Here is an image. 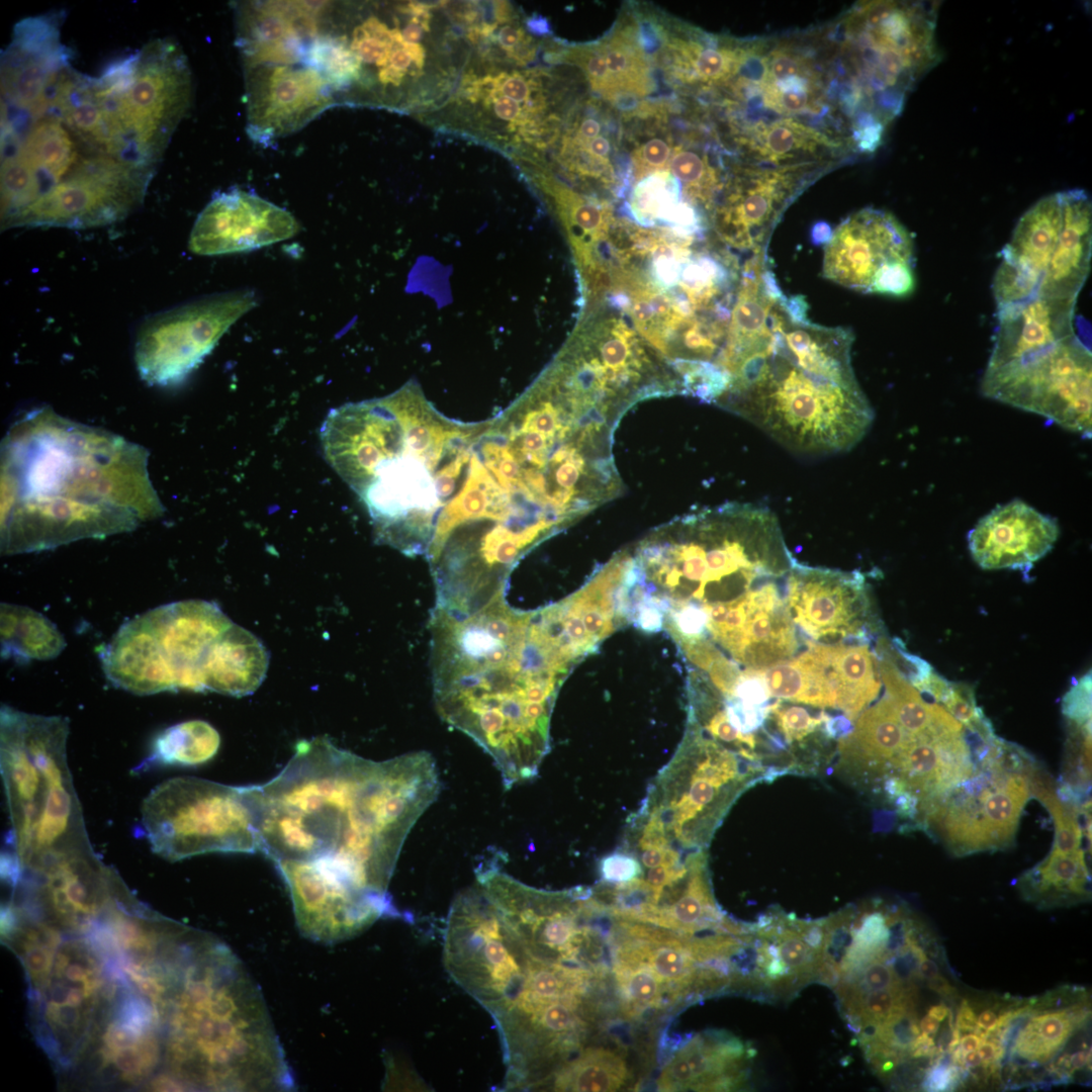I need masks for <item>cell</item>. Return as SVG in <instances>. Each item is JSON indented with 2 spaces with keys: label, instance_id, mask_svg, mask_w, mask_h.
Here are the masks:
<instances>
[{
  "label": "cell",
  "instance_id": "obj_1",
  "mask_svg": "<svg viewBox=\"0 0 1092 1092\" xmlns=\"http://www.w3.org/2000/svg\"><path fill=\"white\" fill-rule=\"evenodd\" d=\"M618 417L538 377L495 417L476 422L451 505L460 536L485 560L518 562L619 496Z\"/></svg>",
  "mask_w": 1092,
  "mask_h": 1092
},
{
  "label": "cell",
  "instance_id": "obj_2",
  "mask_svg": "<svg viewBox=\"0 0 1092 1092\" xmlns=\"http://www.w3.org/2000/svg\"><path fill=\"white\" fill-rule=\"evenodd\" d=\"M440 788L427 751L376 761L324 736L300 740L277 776L253 786L261 852L273 862H316L390 900L402 845Z\"/></svg>",
  "mask_w": 1092,
  "mask_h": 1092
},
{
  "label": "cell",
  "instance_id": "obj_3",
  "mask_svg": "<svg viewBox=\"0 0 1092 1092\" xmlns=\"http://www.w3.org/2000/svg\"><path fill=\"white\" fill-rule=\"evenodd\" d=\"M429 630L438 714L491 757L506 789L535 779L558 691L578 660L540 610H517L505 596L470 613L434 607Z\"/></svg>",
  "mask_w": 1092,
  "mask_h": 1092
},
{
  "label": "cell",
  "instance_id": "obj_4",
  "mask_svg": "<svg viewBox=\"0 0 1092 1092\" xmlns=\"http://www.w3.org/2000/svg\"><path fill=\"white\" fill-rule=\"evenodd\" d=\"M0 460L4 555L130 532L165 511L148 450L50 406L12 423Z\"/></svg>",
  "mask_w": 1092,
  "mask_h": 1092
},
{
  "label": "cell",
  "instance_id": "obj_5",
  "mask_svg": "<svg viewBox=\"0 0 1092 1092\" xmlns=\"http://www.w3.org/2000/svg\"><path fill=\"white\" fill-rule=\"evenodd\" d=\"M802 297L776 294L728 373L716 404L809 455L858 444L874 411L851 365L852 334L811 323Z\"/></svg>",
  "mask_w": 1092,
  "mask_h": 1092
},
{
  "label": "cell",
  "instance_id": "obj_6",
  "mask_svg": "<svg viewBox=\"0 0 1092 1092\" xmlns=\"http://www.w3.org/2000/svg\"><path fill=\"white\" fill-rule=\"evenodd\" d=\"M152 1008L163 1044L155 1090L294 1088L257 984L233 950L214 936L197 930Z\"/></svg>",
  "mask_w": 1092,
  "mask_h": 1092
},
{
  "label": "cell",
  "instance_id": "obj_7",
  "mask_svg": "<svg viewBox=\"0 0 1092 1092\" xmlns=\"http://www.w3.org/2000/svg\"><path fill=\"white\" fill-rule=\"evenodd\" d=\"M455 422L414 381L327 415L325 458L363 503L377 543L425 556L441 510L436 466Z\"/></svg>",
  "mask_w": 1092,
  "mask_h": 1092
},
{
  "label": "cell",
  "instance_id": "obj_8",
  "mask_svg": "<svg viewBox=\"0 0 1092 1092\" xmlns=\"http://www.w3.org/2000/svg\"><path fill=\"white\" fill-rule=\"evenodd\" d=\"M626 551L630 601L662 618L680 607L732 602L785 578L796 560L772 512L740 503L676 518Z\"/></svg>",
  "mask_w": 1092,
  "mask_h": 1092
},
{
  "label": "cell",
  "instance_id": "obj_9",
  "mask_svg": "<svg viewBox=\"0 0 1092 1092\" xmlns=\"http://www.w3.org/2000/svg\"><path fill=\"white\" fill-rule=\"evenodd\" d=\"M99 656L106 678L135 695L186 690L243 697L258 689L269 665L263 643L203 600L135 616Z\"/></svg>",
  "mask_w": 1092,
  "mask_h": 1092
},
{
  "label": "cell",
  "instance_id": "obj_10",
  "mask_svg": "<svg viewBox=\"0 0 1092 1092\" xmlns=\"http://www.w3.org/2000/svg\"><path fill=\"white\" fill-rule=\"evenodd\" d=\"M1 117L2 230L80 229L124 203L129 164L89 145L48 103Z\"/></svg>",
  "mask_w": 1092,
  "mask_h": 1092
},
{
  "label": "cell",
  "instance_id": "obj_11",
  "mask_svg": "<svg viewBox=\"0 0 1092 1092\" xmlns=\"http://www.w3.org/2000/svg\"><path fill=\"white\" fill-rule=\"evenodd\" d=\"M1 937L25 973L31 1031L65 1079L117 1012L128 981L93 932H66L5 906Z\"/></svg>",
  "mask_w": 1092,
  "mask_h": 1092
},
{
  "label": "cell",
  "instance_id": "obj_12",
  "mask_svg": "<svg viewBox=\"0 0 1092 1092\" xmlns=\"http://www.w3.org/2000/svg\"><path fill=\"white\" fill-rule=\"evenodd\" d=\"M938 4L863 1L821 27L840 101L861 142L880 146L909 93L940 60Z\"/></svg>",
  "mask_w": 1092,
  "mask_h": 1092
},
{
  "label": "cell",
  "instance_id": "obj_13",
  "mask_svg": "<svg viewBox=\"0 0 1092 1092\" xmlns=\"http://www.w3.org/2000/svg\"><path fill=\"white\" fill-rule=\"evenodd\" d=\"M141 813L153 851L169 860L209 852H261L252 786L173 778L149 794Z\"/></svg>",
  "mask_w": 1092,
  "mask_h": 1092
},
{
  "label": "cell",
  "instance_id": "obj_14",
  "mask_svg": "<svg viewBox=\"0 0 1092 1092\" xmlns=\"http://www.w3.org/2000/svg\"><path fill=\"white\" fill-rule=\"evenodd\" d=\"M99 78L124 139L157 167L191 104V71L181 47L169 37L153 39L110 63Z\"/></svg>",
  "mask_w": 1092,
  "mask_h": 1092
},
{
  "label": "cell",
  "instance_id": "obj_15",
  "mask_svg": "<svg viewBox=\"0 0 1092 1092\" xmlns=\"http://www.w3.org/2000/svg\"><path fill=\"white\" fill-rule=\"evenodd\" d=\"M981 392L1091 437L1092 354L1077 333L1019 361L985 370Z\"/></svg>",
  "mask_w": 1092,
  "mask_h": 1092
},
{
  "label": "cell",
  "instance_id": "obj_16",
  "mask_svg": "<svg viewBox=\"0 0 1092 1092\" xmlns=\"http://www.w3.org/2000/svg\"><path fill=\"white\" fill-rule=\"evenodd\" d=\"M527 954L480 885L454 899L444 933L451 978L488 1012L519 989Z\"/></svg>",
  "mask_w": 1092,
  "mask_h": 1092
},
{
  "label": "cell",
  "instance_id": "obj_17",
  "mask_svg": "<svg viewBox=\"0 0 1092 1092\" xmlns=\"http://www.w3.org/2000/svg\"><path fill=\"white\" fill-rule=\"evenodd\" d=\"M257 305L254 290L237 289L192 300L149 316L134 340V363L151 385L181 383L222 335Z\"/></svg>",
  "mask_w": 1092,
  "mask_h": 1092
},
{
  "label": "cell",
  "instance_id": "obj_18",
  "mask_svg": "<svg viewBox=\"0 0 1092 1092\" xmlns=\"http://www.w3.org/2000/svg\"><path fill=\"white\" fill-rule=\"evenodd\" d=\"M822 273L859 292L908 296L915 288L913 240L892 213L862 208L829 236Z\"/></svg>",
  "mask_w": 1092,
  "mask_h": 1092
},
{
  "label": "cell",
  "instance_id": "obj_19",
  "mask_svg": "<svg viewBox=\"0 0 1092 1092\" xmlns=\"http://www.w3.org/2000/svg\"><path fill=\"white\" fill-rule=\"evenodd\" d=\"M830 171L820 166L769 168L743 163L725 178L712 222L725 246L765 256L771 233L788 206L805 188Z\"/></svg>",
  "mask_w": 1092,
  "mask_h": 1092
},
{
  "label": "cell",
  "instance_id": "obj_20",
  "mask_svg": "<svg viewBox=\"0 0 1092 1092\" xmlns=\"http://www.w3.org/2000/svg\"><path fill=\"white\" fill-rule=\"evenodd\" d=\"M701 610L706 615L701 639L712 643L740 669H765L791 659L798 650L795 623L777 581Z\"/></svg>",
  "mask_w": 1092,
  "mask_h": 1092
},
{
  "label": "cell",
  "instance_id": "obj_21",
  "mask_svg": "<svg viewBox=\"0 0 1092 1092\" xmlns=\"http://www.w3.org/2000/svg\"><path fill=\"white\" fill-rule=\"evenodd\" d=\"M247 133L272 145L338 105L327 79L304 63L244 67Z\"/></svg>",
  "mask_w": 1092,
  "mask_h": 1092
},
{
  "label": "cell",
  "instance_id": "obj_22",
  "mask_svg": "<svg viewBox=\"0 0 1092 1092\" xmlns=\"http://www.w3.org/2000/svg\"><path fill=\"white\" fill-rule=\"evenodd\" d=\"M1012 767L1006 760L991 763L992 778L982 787L954 790L958 797L946 800L942 833L957 854L998 849L1012 842L1019 818L1031 796L1028 772Z\"/></svg>",
  "mask_w": 1092,
  "mask_h": 1092
},
{
  "label": "cell",
  "instance_id": "obj_23",
  "mask_svg": "<svg viewBox=\"0 0 1092 1092\" xmlns=\"http://www.w3.org/2000/svg\"><path fill=\"white\" fill-rule=\"evenodd\" d=\"M786 604L795 624L818 643L867 642L871 606L863 575L794 561Z\"/></svg>",
  "mask_w": 1092,
  "mask_h": 1092
},
{
  "label": "cell",
  "instance_id": "obj_24",
  "mask_svg": "<svg viewBox=\"0 0 1092 1092\" xmlns=\"http://www.w3.org/2000/svg\"><path fill=\"white\" fill-rule=\"evenodd\" d=\"M274 864L288 889L299 931L313 941L349 939L395 913L392 904L360 893L316 863L278 860Z\"/></svg>",
  "mask_w": 1092,
  "mask_h": 1092
},
{
  "label": "cell",
  "instance_id": "obj_25",
  "mask_svg": "<svg viewBox=\"0 0 1092 1092\" xmlns=\"http://www.w3.org/2000/svg\"><path fill=\"white\" fill-rule=\"evenodd\" d=\"M299 231L286 209L242 189L215 194L198 214L189 250L200 256L242 253L294 237Z\"/></svg>",
  "mask_w": 1092,
  "mask_h": 1092
},
{
  "label": "cell",
  "instance_id": "obj_26",
  "mask_svg": "<svg viewBox=\"0 0 1092 1092\" xmlns=\"http://www.w3.org/2000/svg\"><path fill=\"white\" fill-rule=\"evenodd\" d=\"M61 14L49 13L22 19L14 26L1 57V111L36 105L71 64V52L61 41Z\"/></svg>",
  "mask_w": 1092,
  "mask_h": 1092
},
{
  "label": "cell",
  "instance_id": "obj_27",
  "mask_svg": "<svg viewBox=\"0 0 1092 1092\" xmlns=\"http://www.w3.org/2000/svg\"><path fill=\"white\" fill-rule=\"evenodd\" d=\"M1064 216L1062 191L1036 201L1017 221L1001 251L992 292L997 307L1030 299L1039 286L1058 242Z\"/></svg>",
  "mask_w": 1092,
  "mask_h": 1092
},
{
  "label": "cell",
  "instance_id": "obj_28",
  "mask_svg": "<svg viewBox=\"0 0 1092 1092\" xmlns=\"http://www.w3.org/2000/svg\"><path fill=\"white\" fill-rule=\"evenodd\" d=\"M323 2L249 1L236 10L243 67L304 62Z\"/></svg>",
  "mask_w": 1092,
  "mask_h": 1092
},
{
  "label": "cell",
  "instance_id": "obj_29",
  "mask_svg": "<svg viewBox=\"0 0 1092 1092\" xmlns=\"http://www.w3.org/2000/svg\"><path fill=\"white\" fill-rule=\"evenodd\" d=\"M1055 518L1021 499L999 505L968 533V547L983 569H1018L1027 573L1058 540Z\"/></svg>",
  "mask_w": 1092,
  "mask_h": 1092
},
{
  "label": "cell",
  "instance_id": "obj_30",
  "mask_svg": "<svg viewBox=\"0 0 1092 1092\" xmlns=\"http://www.w3.org/2000/svg\"><path fill=\"white\" fill-rule=\"evenodd\" d=\"M1077 298L1037 294L997 308L993 347L985 370L996 369L1050 348L1076 333Z\"/></svg>",
  "mask_w": 1092,
  "mask_h": 1092
},
{
  "label": "cell",
  "instance_id": "obj_31",
  "mask_svg": "<svg viewBox=\"0 0 1092 1092\" xmlns=\"http://www.w3.org/2000/svg\"><path fill=\"white\" fill-rule=\"evenodd\" d=\"M568 60L608 102L641 98L654 88L647 56L632 27L617 28L596 43L572 48Z\"/></svg>",
  "mask_w": 1092,
  "mask_h": 1092
},
{
  "label": "cell",
  "instance_id": "obj_32",
  "mask_svg": "<svg viewBox=\"0 0 1092 1092\" xmlns=\"http://www.w3.org/2000/svg\"><path fill=\"white\" fill-rule=\"evenodd\" d=\"M1062 196L1063 225L1038 294L1078 298L1090 271L1092 203L1081 189L1062 191Z\"/></svg>",
  "mask_w": 1092,
  "mask_h": 1092
},
{
  "label": "cell",
  "instance_id": "obj_33",
  "mask_svg": "<svg viewBox=\"0 0 1092 1092\" xmlns=\"http://www.w3.org/2000/svg\"><path fill=\"white\" fill-rule=\"evenodd\" d=\"M911 738L885 695L857 717L847 735L839 738L838 766L856 776L886 778Z\"/></svg>",
  "mask_w": 1092,
  "mask_h": 1092
},
{
  "label": "cell",
  "instance_id": "obj_34",
  "mask_svg": "<svg viewBox=\"0 0 1092 1092\" xmlns=\"http://www.w3.org/2000/svg\"><path fill=\"white\" fill-rule=\"evenodd\" d=\"M743 1056L736 1038L697 1034L664 1067L658 1087L663 1091L728 1090L743 1080Z\"/></svg>",
  "mask_w": 1092,
  "mask_h": 1092
},
{
  "label": "cell",
  "instance_id": "obj_35",
  "mask_svg": "<svg viewBox=\"0 0 1092 1092\" xmlns=\"http://www.w3.org/2000/svg\"><path fill=\"white\" fill-rule=\"evenodd\" d=\"M815 646L835 697V709L854 722L881 691L882 678L877 653L867 642H815Z\"/></svg>",
  "mask_w": 1092,
  "mask_h": 1092
},
{
  "label": "cell",
  "instance_id": "obj_36",
  "mask_svg": "<svg viewBox=\"0 0 1092 1092\" xmlns=\"http://www.w3.org/2000/svg\"><path fill=\"white\" fill-rule=\"evenodd\" d=\"M750 39L734 40L694 33L673 40L675 71L691 85L727 86L747 54Z\"/></svg>",
  "mask_w": 1092,
  "mask_h": 1092
},
{
  "label": "cell",
  "instance_id": "obj_37",
  "mask_svg": "<svg viewBox=\"0 0 1092 1092\" xmlns=\"http://www.w3.org/2000/svg\"><path fill=\"white\" fill-rule=\"evenodd\" d=\"M0 631L2 658L19 663L54 659L67 645L51 620L25 606L1 603Z\"/></svg>",
  "mask_w": 1092,
  "mask_h": 1092
},
{
  "label": "cell",
  "instance_id": "obj_38",
  "mask_svg": "<svg viewBox=\"0 0 1092 1092\" xmlns=\"http://www.w3.org/2000/svg\"><path fill=\"white\" fill-rule=\"evenodd\" d=\"M879 666L886 696L912 737H935L961 732L963 725L939 704L927 703L894 662L879 649Z\"/></svg>",
  "mask_w": 1092,
  "mask_h": 1092
},
{
  "label": "cell",
  "instance_id": "obj_39",
  "mask_svg": "<svg viewBox=\"0 0 1092 1092\" xmlns=\"http://www.w3.org/2000/svg\"><path fill=\"white\" fill-rule=\"evenodd\" d=\"M628 1071L623 1059L604 1048H587L564 1063L541 1087L558 1091H615L623 1086Z\"/></svg>",
  "mask_w": 1092,
  "mask_h": 1092
},
{
  "label": "cell",
  "instance_id": "obj_40",
  "mask_svg": "<svg viewBox=\"0 0 1092 1092\" xmlns=\"http://www.w3.org/2000/svg\"><path fill=\"white\" fill-rule=\"evenodd\" d=\"M721 919L710 888L704 850L693 866L685 891L670 905L658 909L650 923L688 934Z\"/></svg>",
  "mask_w": 1092,
  "mask_h": 1092
},
{
  "label": "cell",
  "instance_id": "obj_41",
  "mask_svg": "<svg viewBox=\"0 0 1092 1092\" xmlns=\"http://www.w3.org/2000/svg\"><path fill=\"white\" fill-rule=\"evenodd\" d=\"M220 745L217 730L203 720L170 726L155 738L151 754L140 767L152 763L198 765L211 759Z\"/></svg>",
  "mask_w": 1092,
  "mask_h": 1092
},
{
  "label": "cell",
  "instance_id": "obj_42",
  "mask_svg": "<svg viewBox=\"0 0 1092 1092\" xmlns=\"http://www.w3.org/2000/svg\"><path fill=\"white\" fill-rule=\"evenodd\" d=\"M1088 869L1084 853L1066 854L1052 849L1049 856L1022 877L1033 899L1058 902L1087 896Z\"/></svg>",
  "mask_w": 1092,
  "mask_h": 1092
},
{
  "label": "cell",
  "instance_id": "obj_43",
  "mask_svg": "<svg viewBox=\"0 0 1092 1092\" xmlns=\"http://www.w3.org/2000/svg\"><path fill=\"white\" fill-rule=\"evenodd\" d=\"M1089 1013L1086 1007L1077 1005L1035 1014L1017 1034L1012 1054L1029 1062H1046L1087 1021Z\"/></svg>",
  "mask_w": 1092,
  "mask_h": 1092
},
{
  "label": "cell",
  "instance_id": "obj_44",
  "mask_svg": "<svg viewBox=\"0 0 1092 1092\" xmlns=\"http://www.w3.org/2000/svg\"><path fill=\"white\" fill-rule=\"evenodd\" d=\"M680 185L670 171L649 175L637 182L630 197V211L645 225L658 221L673 224L686 201L680 199Z\"/></svg>",
  "mask_w": 1092,
  "mask_h": 1092
},
{
  "label": "cell",
  "instance_id": "obj_45",
  "mask_svg": "<svg viewBox=\"0 0 1092 1092\" xmlns=\"http://www.w3.org/2000/svg\"><path fill=\"white\" fill-rule=\"evenodd\" d=\"M669 171L680 183V188L691 202L701 203L710 210L714 208L724 182L706 155L694 150L674 148Z\"/></svg>",
  "mask_w": 1092,
  "mask_h": 1092
},
{
  "label": "cell",
  "instance_id": "obj_46",
  "mask_svg": "<svg viewBox=\"0 0 1092 1092\" xmlns=\"http://www.w3.org/2000/svg\"><path fill=\"white\" fill-rule=\"evenodd\" d=\"M614 973L628 1015L663 1005L666 989L645 962L615 958Z\"/></svg>",
  "mask_w": 1092,
  "mask_h": 1092
},
{
  "label": "cell",
  "instance_id": "obj_47",
  "mask_svg": "<svg viewBox=\"0 0 1092 1092\" xmlns=\"http://www.w3.org/2000/svg\"><path fill=\"white\" fill-rule=\"evenodd\" d=\"M1031 795L1049 810L1056 828L1054 849L1066 854H1082V832L1076 817L1056 795L1049 780L1034 765L1028 774Z\"/></svg>",
  "mask_w": 1092,
  "mask_h": 1092
},
{
  "label": "cell",
  "instance_id": "obj_48",
  "mask_svg": "<svg viewBox=\"0 0 1092 1092\" xmlns=\"http://www.w3.org/2000/svg\"><path fill=\"white\" fill-rule=\"evenodd\" d=\"M964 728L976 733L982 739L993 736L989 720L976 704L972 687L964 682H951L939 703Z\"/></svg>",
  "mask_w": 1092,
  "mask_h": 1092
},
{
  "label": "cell",
  "instance_id": "obj_49",
  "mask_svg": "<svg viewBox=\"0 0 1092 1092\" xmlns=\"http://www.w3.org/2000/svg\"><path fill=\"white\" fill-rule=\"evenodd\" d=\"M828 717L824 712L819 716H812L806 708L785 705L781 699L768 706L767 718L772 719L779 734L788 744L800 742L816 732Z\"/></svg>",
  "mask_w": 1092,
  "mask_h": 1092
},
{
  "label": "cell",
  "instance_id": "obj_50",
  "mask_svg": "<svg viewBox=\"0 0 1092 1092\" xmlns=\"http://www.w3.org/2000/svg\"><path fill=\"white\" fill-rule=\"evenodd\" d=\"M778 937V956L795 977L806 978L818 973L823 953L811 948L795 928H786L775 934Z\"/></svg>",
  "mask_w": 1092,
  "mask_h": 1092
},
{
  "label": "cell",
  "instance_id": "obj_51",
  "mask_svg": "<svg viewBox=\"0 0 1092 1092\" xmlns=\"http://www.w3.org/2000/svg\"><path fill=\"white\" fill-rule=\"evenodd\" d=\"M674 148L668 138L653 136L631 152V174L635 181L659 172L669 171Z\"/></svg>",
  "mask_w": 1092,
  "mask_h": 1092
},
{
  "label": "cell",
  "instance_id": "obj_52",
  "mask_svg": "<svg viewBox=\"0 0 1092 1092\" xmlns=\"http://www.w3.org/2000/svg\"><path fill=\"white\" fill-rule=\"evenodd\" d=\"M599 869L603 881L609 885L628 883L643 875L636 854L623 847L605 855Z\"/></svg>",
  "mask_w": 1092,
  "mask_h": 1092
},
{
  "label": "cell",
  "instance_id": "obj_53",
  "mask_svg": "<svg viewBox=\"0 0 1092 1092\" xmlns=\"http://www.w3.org/2000/svg\"><path fill=\"white\" fill-rule=\"evenodd\" d=\"M1063 713L1077 726L1090 724L1091 719V672L1085 673L1064 696Z\"/></svg>",
  "mask_w": 1092,
  "mask_h": 1092
},
{
  "label": "cell",
  "instance_id": "obj_54",
  "mask_svg": "<svg viewBox=\"0 0 1092 1092\" xmlns=\"http://www.w3.org/2000/svg\"><path fill=\"white\" fill-rule=\"evenodd\" d=\"M861 993L886 989L900 988V980L894 969L881 961L872 962L863 971L861 977Z\"/></svg>",
  "mask_w": 1092,
  "mask_h": 1092
},
{
  "label": "cell",
  "instance_id": "obj_55",
  "mask_svg": "<svg viewBox=\"0 0 1092 1092\" xmlns=\"http://www.w3.org/2000/svg\"><path fill=\"white\" fill-rule=\"evenodd\" d=\"M956 1028H958L961 1032L962 1031H972V1032H974L976 1030V1028H977V1016H976V1013H975L973 1007L969 1004V1002L966 999L962 1000V1002L960 1004V1007L958 1009V1015H957V1020H956Z\"/></svg>",
  "mask_w": 1092,
  "mask_h": 1092
},
{
  "label": "cell",
  "instance_id": "obj_56",
  "mask_svg": "<svg viewBox=\"0 0 1092 1092\" xmlns=\"http://www.w3.org/2000/svg\"><path fill=\"white\" fill-rule=\"evenodd\" d=\"M927 985L931 990L935 991L941 996H952L957 992L956 988H953L950 983L940 975L928 979Z\"/></svg>",
  "mask_w": 1092,
  "mask_h": 1092
},
{
  "label": "cell",
  "instance_id": "obj_57",
  "mask_svg": "<svg viewBox=\"0 0 1092 1092\" xmlns=\"http://www.w3.org/2000/svg\"><path fill=\"white\" fill-rule=\"evenodd\" d=\"M918 974L924 979H931L939 975V969L936 963L925 958L918 963Z\"/></svg>",
  "mask_w": 1092,
  "mask_h": 1092
},
{
  "label": "cell",
  "instance_id": "obj_58",
  "mask_svg": "<svg viewBox=\"0 0 1092 1092\" xmlns=\"http://www.w3.org/2000/svg\"><path fill=\"white\" fill-rule=\"evenodd\" d=\"M1070 1062L1073 1071L1082 1069L1085 1065H1089L1091 1069V1049L1089 1048L1088 1052L1078 1051L1070 1055Z\"/></svg>",
  "mask_w": 1092,
  "mask_h": 1092
},
{
  "label": "cell",
  "instance_id": "obj_59",
  "mask_svg": "<svg viewBox=\"0 0 1092 1092\" xmlns=\"http://www.w3.org/2000/svg\"><path fill=\"white\" fill-rule=\"evenodd\" d=\"M996 1020L997 1013L993 1009H985L980 1013L977 1019V1026L983 1031H986L995 1024Z\"/></svg>",
  "mask_w": 1092,
  "mask_h": 1092
},
{
  "label": "cell",
  "instance_id": "obj_60",
  "mask_svg": "<svg viewBox=\"0 0 1092 1092\" xmlns=\"http://www.w3.org/2000/svg\"><path fill=\"white\" fill-rule=\"evenodd\" d=\"M982 1042L983 1038L980 1035L976 1033H971L961 1037L960 1044L962 1050L966 1053L970 1051H977L982 1044Z\"/></svg>",
  "mask_w": 1092,
  "mask_h": 1092
},
{
  "label": "cell",
  "instance_id": "obj_61",
  "mask_svg": "<svg viewBox=\"0 0 1092 1092\" xmlns=\"http://www.w3.org/2000/svg\"><path fill=\"white\" fill-rule=\"evenodd\" d=\"M919 1024L920 1029L927 1034L936 1033L940 1026L939 1021L929 1016L928 1014L920 1020Z\"/></svg>",
  "mask_w": 1092,
  "mask_h": 1092
},
{
  "label": "cell",
  "instance_id": "obj_62",
  "mask_svg": "<svg viewBox=\"0 0 1092 1092\" xmlns=\"http://www.w3.org/2000/svg\"><path fill=\"white\" fill-rule=\"evenodd\" d=\"M949 1011V1008L945 1004L940 1003L931 1006L928 1009L927 1014L940 1022L947 1017Z\"/></svg>",
  "mask_w": 1092,
  "mask_h": 1092
},
{
  "label": "cell",
  "instance_id": "obj_63",
  "mask_svg": "<svg viewBox=\"0 0 1092 1092\" xmlns=\"http://www.w3.org/2000/svg\"><path fill=\"white\" fill-rule=\"evenodd\" d=\"M964 1061L967 1068L979 1067L982 1064L981 1057L977 1051L966 1052Z\"/></svg>",
  "mask_w": 1092,
  "mask_h": 1092
},
{
  "label": "cell",
  "instance_id": "obj_64",
  "mask_svg": "<svg viewBox=\"0 0 1092 1092\" xmlns=\"http://www.w3.org/2000/svg\"><path fill=\"white\" fill-rule=\"evenodd\" d=\"M960 1041H961V1031L958 1028H952L950 1038H949V1040L947 1042V1046H946L947 1048V1053H951L956 1048H958L959 1044H960Z\"/></svg>",
  "mask_w": 1092,
  "mask_h": 1092
}]
</instances>
